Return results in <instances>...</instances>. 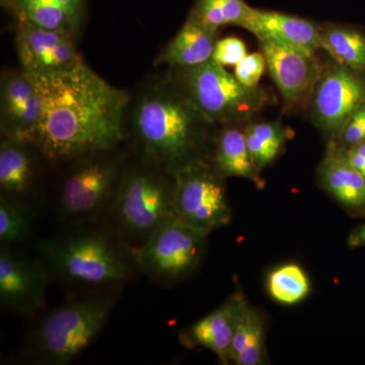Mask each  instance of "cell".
Masks as SVG:
<instances>
[{"instance_id":"1","label":"cell","mask_w":365,"mask_h":365,"mask_svg":"<svg viewBox=\"0 0 365 365\" xmlns=\"http://www.w3.org/2000/svg\"><path fill=\"white\" fill-rule=\"evenodd\" d=\"M26 74L40 101L32 145L46 158L76 160L111 150L123 139L130 97L85 62L55 73Z\"/></svg>"},{"instance_id":"2","label":"cell","mask_w":365,"mask_h":365,"mask_svg":"<svg viewBox=\"0 0 365 365\" xmlns=\"http://www.w3.org/2000/svg\"><path fill=\"white\" fill-rule=\"evenodd\" d=\"M131 122L144 163L170 174L200 158L206 130L213 125L173 78L141 91L132 108Z\"/></svg>"},{"instance_id":"3","label":"cell","mask_w":365,"mask_h":365,"mask_svg":"<svg viewBox=\"0 0 365 365\" xmlns=\"http://www.w3.org/2000/svg\"><path fill=\"white\" fill-rule=\"evenodd\" d=\"M37 251L50 273L76 284H116L128 276L123 254L110 237L96 230L47 237Z\"/></svg>"},{"instance_id":"4","label":"cell","mask_w":365,"mask_h":365,"mask_svg":"<svg viewBox=\"0 0 365 365\" xmlns=\"http://www.w3.org/2000/svg\"><path fill=\"white\" fill-rule=\"evenodd\" d=\"M175 69L174 81L213 125L248 121L268 101L263 88L242 85L235 74L213 59L199 66Z\"/></svg>"},{"instance_id":"5","label":"cell","mask_w":365,"mask_h":365,"mask_svg":"<svg viewBox=\"0 0 365 365\" xmlns=\"http://www.w3.org/2000/svg\"><path fill=\"white\" fill-rule=\"evenodd\" d=\"M115 304L114 295L102 294L57 307L34 334L36 354L44 364H71L104 328Z\"/></svg>"},{"instance_id":"6","label":"cell","mask_w":365,"mask_h":365,"mask_svg":"<svg viewBox=\"0 0 365 365\" xmlns=\"http://www.w3.org/2000/svg\"><path fill=\"white\" fill-rule=\"evenodd\" d=\"M111 207L123 234L143 244L174 215V175L146 163L125 169Z\"/></svg>"},{"instance_id":"7","label":"cell","mask_w":365,"mask_h":365,"mask_svg":"<svg viewBox=\"0 0 365 365\" xmlns=\"http://www.w3.org/2000/svg\"><path fill=\"white\" fill-rule=\"evenodd\" d=\"M108 151L78 158L67 173L58 197L60 217L68 222L95 220L111 207L125 168Z\"/></svg>"},{"instance_id":"8","label":"cell","mask_w":365,"mask_h":365,"mask_svg":"<svg viewBox=\"0 0 365 365\" xmlns=\"http://www.w3.org/2000/svg\"><path fill=\"white\" fill-rule=\"evenodd\" d=\"M208 235L182 222L174 213L145 242L132 247L131 257L153 279H181L198 266Z\"/></svg>"},{"instance_id":"9","label":"cell","mask_w":365,"mask_h":365,"mask_svg":"<svg viewBox=\"0 0 365 365\" xmlns=\"http://www.w3.org/2000/svg\"><path fill=\"white\" fill-rule=\"evenodd\" d=\"M173 175L174 213L179 220L207 234L230 222L223 176L215 165L199 158Z\"/></svg>"},{"instance_id":"10","label":"cell","mask_w":365,"mask_h":365,"mask_svg":"<svg viewBox=\"0 0 365 365\" xmlns=\"http://www.w3.org/2000/svg\"><path fill=\"white\" fill-rule=\"evenodd\" d=\"M50 275L40 257L26 258L1 245L0 302L6 309L26 318L35 316L45 306Z\"/></svg>"},{"instance_id":"11","label":"cell","mask_w":365,"mask_h":365,"mask_svg":"<svg viewBox=\"0 0 365 365\" xmlns=\"http://www.w3.org/2000/svg\"><path fill=\"white\" fill-rule=\"evenodd\" d=\"M362 73L337 63L319 79L314 88V117L329 135L341 136L353 113L365 104Z\"/></svg>"},{"instance_id":"12","label":"cell","mask_w":365,"mask_h":365,"mask_svg":"<svg viewBox=\"0 0 365 365\" xmlns=\"http://www.w3.org/2000/svg\"><path fill=\"white\" fill-rule=\"evenodd\" d=\"M76 39L69 34L18 20L14 41L21 71L26 73H55L83 63Z\"/></svg>"},{"instance_id":"13","label":"cell","mask_w":365,"mask_h":365,"mask_svg":"<svg viewBox=\"0 0 365 365\" xmlns=\"http://www.w3.org/2000/svg\"><path fill=\"white\" fill-rule=\"evenodd\" d=\"M266 68L279 90L288 108L299 105L309 97L322 76V69L314 55H307L294 48L259 40Z\"/></svg>"},{"instance_id":"14","label":"cell","mask_w":365,"mask_h":365,"mask_svg":"<svg viewBox=\"0 0 365 365\" xmlns=\"http://www.w3.org/2000/svg\"><path fill=\"white\" fill-rule=\"evenodd\" d=\"M40 101L25 71H6L0 85V126L4 137L30 144L37 130Z\"/></svg>"},{"instance_id":"15","label":"cell","mask_w":365,"mask_h":365,"mask_svg":"<svg viewBox=\"0 0 365 365\" xmlns=\"http://www.w3.org/2000/svg\"><path fill=\"white\" fill-rule=\"evenodd\" d=\"M241 28L259 40L274 41L304 54L314 55L317 50L323 49L322 31L306 19L251 7Z\"/></svg>"},{"instance_id":"16","label":"cell","mask_w":365,"mask_h":365,"mask_svg":"<svg viewBox=\"0 0 365 365\" xmlns=\"http://www.w3.org/2000/svg\"><path fill=\"white\" fill-rule=\"evenodd\" d=\"M248 307L242 294H235L192 325L184 335L189 345L202 346L215 353L222 364L230 361L235 329Z\"/></svg>"},{"instance_id":"17","label":"cell","mask_w":365,"mask_h":365,"mask_svg":"<svg viewBox=\"0 0 365 365\" xmlns=\"http://www.w3.org/2000/svg\"><path fill=\"white\" fill-rule=\"evenodd\" d=\"M319 175L324 188L349 212L365 215V178L350 163L346 148L330 144Z\"/></svg>"},{"instance_id":"18","label":"cell","mask_w":365,"mask_h":365,"mask_svg":"<svg viewBox=\"0 0 365 365\" xmlns=\"http://www.w3.org/2000/svg\"><path fill=\"white\" fill-rule=\"evenodd\" d=\"M217 41V31L191 13L181 30L155 58V66L179 68L205 63L212 59Z\"/></svg>"},{"instance_id":"19","label":"cell","mask_w":365,"mask_h":365,"mask_svg":"<svg viewBox=\"0 0 365 365\" xmlns=\"http://www.w3.org/2000/svg\"><path fill=\"white\" fill-rule=\"evenodd\" d=\"M16 20L60 31L76 38L86 14V0H1Z\"/></svg>"},{"instance_id":"20","label":"cell","mask_w":365,"mask_h":365,"mask_svg":"<svg viewBox=\"0 0 365 365\" xmlns=\"http://www.w3.org/2000/svg\"><path fill=\"white\" fill-rule=\"evenodd\" d=\"M30 144L4 137L0 144V187L1 193L19 197L32 189L36 165L28 148Z\"/></svg>"},{"instance_id":"21","label":"cell","mask_w":365,"mask_h":365,"mask_svg":"<svg viewBox=\"0 0 365 365\" xmlns=\"http://www.w3.org/2000/svg\"><path fill=\"white\" fill-rule=\"evenodd\" d=\"M215 165L223 177H237L260 182L250 153L245 132L227 125L216 143Z\"/></svg>"},{"instance_id":"22","label":"cell","mask_w":365,"mask_h":365,"mask_svg":"<svg viewBox=\"0 0 365 365\" xmlns=\"http://www.w3.org/2000/svg\"><path fill=\"white\" fill-rule=\"evenodd\" d=\"M265 356L263 319L248 304L235 329L230 361L237 365H259L265 364Z\"/></svg>"},{"instance_id":"23","label":"cell","mask_w":365,"mask_h":365,"mask_svg":"<svg viewBox=\"0 0 365 365\" xmlns=\"http://www.w3.org/2000/svg\"><path fill=\"white\" fill-rule=\"evenodd\" d=\"M323 50L340 66L365 72V35L349 26H329L322 31Z\"/></svg>"},{"instance_id":"24","label":"cell","mask_w":365,"mask_h":365,"mask_svg":"<svg viewBox=\"0 0 365 365\" xmlns=\"http://www.w3.org/2000/svg\"><path fill=\"white\" fill-rule=\"evenodd\" d=\"M269 294L278 304L294 306L306 299L311 283L304 269L289 263L271 271L267 278Z\"/></svg>"},{"instance_id":"25","label":"cell","mask_w":365,"mask_h":365,"mask_svg":"<svg viewBox=\"0 0 365 365\" xmlns=\"http://www.w3.org/2000/svg\"><path fill=\"white\" fill-rule=\"evenodd\" d=\"M257 170L265 169L277 158L287 139V131L278 123H255L244 130Z\"/></svg>"},{"instance_id":"26","label":"cell","mask_w":365,"mask_h":365,"mask_svg":"<svg viewBox=\"0 0 365 365\" xmlns=\"http://www.w3.org/2000/svg\"><path fill=\"white\" fill-rule=\"evenodd\" d=\"M33 216L20 199L0 196V240L2 244L26 241L32 235Z\"/></svg>"},{"instance_id":"27","label":"cell","mask_w":365,"mask_h":365,"mask_svg":"<svg viewBox=\"0 0 365 365\" xmlns=\"http://www.w3.org/2000/svg\"><path fill=\"white\" fill-rule=\"evenodd\" d=\"M250 9L244 0H197L192 13L209 28L218 31L223 26H242Z\"/></svg>"},{"instance_id":"28","label":"cell","mask_w":365,"mask_h":365,"mask_svg":"<svg viewBox=\"0 0 365 365\" xmlns=\"http://www.w3.org/2000/svg\"><path fill=\"white\" fill-rule=\"evenodd\" d=\"M235 67V78L239 79L242 85L255 88L258 86L259 81L265 71V58L262 53L247 54L246 57Z\"/></svg>"},{"instance_id":"29","label":"cell","mask_w":365,"mask_h":365,"mask_svg":"<svg viewBox=\"0 0 365 365\" xmlns=\"http://www.w3.org/2000/svg\"><path fill=\"white\" fill-rule=\"evenodd\" d=\"M247 55V48L237 38L218 40L213 52L212 59L223 67L235 66Z\"/></svg>"},{"instance_id":"30","label":"cell","mask_w":365,"mask_h":365,"mask_svg":"<svg viewBox=\"0 0 365 365\" xmlns=\"http://www.w3.org/2000/svg\"><path fill=\"white\" fill-rule=\"evenodd\" d=\"M365 104L359 108L345 125L341 137L347 145L352 146L365 140Z\"/></svg>"},{"instance_id":"31","label":"cell","mask_w":365,"mask_h":365,"mask_svg":"<svg viewBox=\"0 0 365 365\" xmlns=\"http://www.w3.org/2000/svg\"><path fill=\"white\" fill-rule=\"evenodd\" d=\"M348 245L351 248H359L365 246V225L355 228L348 239Z\"/></svg>"},{"instance_id":"32","label":"cell","mask_w":365,"mask_h":365,"mask_svg":"<svg viewBox=\"0 0 365 365\" xmlns=\"http://www.w3.org/2000/svg\"><path fill=\"white\" fill-rule=\"evenodd\" d=\"M364 135H365V122H364Z\"/></svg>"}]
</instances>
